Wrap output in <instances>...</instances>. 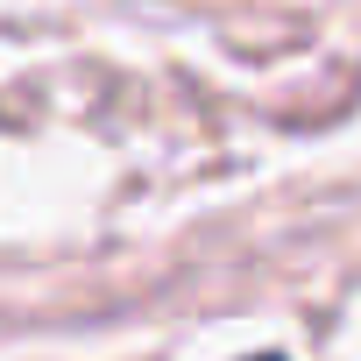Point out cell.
<instances>
[{"label":"cell","mask_w":361,"mask_h":361,"mask_svg":"<svg viewBox=\"0 0 361 361\" xmlns=\"http://www.w3.org/2000/svg\"><path fill=\"white\" fill-rule=\"evenodd\" d=\"M262 361H276V354H262Z\"/></svg>","instance_id":"obj_1"}]
</instances>
